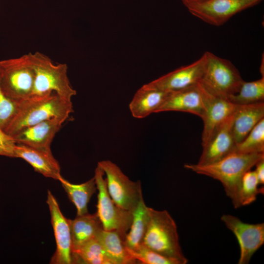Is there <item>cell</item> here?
<instances>
[{"label": "cell", "instance_id": "cell-1", "mask_svg": "<svg viewBox=\"0 0 264 264\" xmlns=\"http://www.w3.org/2000/svg\"><path fill=\"white\" fill-rule=\"evenodd\" d=\"M264 158V153H241L234 151L215 162L200 165L185 164L184 167L198 174L218 180L235 208L241 207L239 193L242 176Z\"/></svg>", "mask_w": 264, "mask_h": 264}, {"label": "cell", "instance_id": "cell-2", "mask_svg": "<svg viewBox=\"0 0 264 264\" xmlns=\"http://www.w3.org/2000/svg\"><path fill=\"white\" fill-rule=\"evenodd\" d=\"M73 112L71 101L56 93L32 96L17 104L16 113L4 131L12 136L22 129L45 120L55 117L66 120Z\"/></svg>", "mask_w": 264, "mask_h": 264}, {"label": "cell", "instance_id": "cell-3", "mask_svg": "<svg viewBox=\"0 0 264 264\" xmlns=\"http://www.w3.org/2000/svg\"><path fill=\"white\" fill-rule=\"evenodd\" d=\"M150 213L143 244L177 264H187L188 260L180 247L176 223L169 212L150 207Z\"/></svg>", "mask_w": 264, "mask_h": 264}, {"label": "cell", "instance_id": "cell-4", "mask_svg": "<svg viewBox=\"0 0 264 264\" xmlns=\"http://www.w3.org/2000/svg\"><path fill=\"white\" fill-rule=\"evenodd\" d=\"M35 72V80L32 96H44L56 93L71 101L76 95L67 76L66 64H54L47 56L39 52L30 53Z\"/></svg>", "mask_w": 264, "mask_h": 264}, {"label": "cell", "instance_id": "cell-5", "mask_svg": "<svg viewBox=\"0 0 264 264\" xmlns=\"http://www.w3.org/2000/svg\"><path fill=\"white\" fill-rule=\"evenodd\" d=\"M35 80L30 53L0 61V85L4 95L18 104L30 97Z\"/></svg>", "mask_w": 264, "mask_h": 264}, {"label": "cell", "instance_id": "cell-6", "mask_svg": "<svg viewBox=\"0 0 264 264\" xmlns=\"http://www.w3.org/2000/svg\"><path fill=\"white\" fill-rule=\"evenodd\" d=\"M204 70L200 80L214 92L228 98L235 94L244 81L229 60L206 51Z\"/></svg>", "mask_w": 264, "mask_h": 264}, {"label": "cell", "instance_id": "cell-7", "mask_svg": "<svg viewBox=\"0 0 264 264\" xmlns=\"http://www.w3.org/2000/svg\"><path fill=\"white\" fill-rule=\"evenodd\" d=\"M104 175L97 165L94 176L98 191L96 213L104 230L116 231L125 239L132 224V212L120 208L113 201L108 191Z\"/></svg>", "mask_w": 264, "mask_h": 264}, {"label": "cell", "instance_id": "cell-8", "mask_svg": "<svg viewBox=\"0 0 264 264\" xmlns=\"http://www.w3.org/2000/svg\"><path fill=\"white\" fill-rule=\"evenodd\" d=\"M106 176L107 190L113 201L120 208L132 212L143 197L140 181H132L120 168L109 160L97 164Z\"/></svg>", "mask_w": 264, "mask_h": 264}, {"label": "cell", "instance_id": "cell-9", "mask_svg": "<svg viewBox=\"0 0 264 264\" xmlns=\"http://www.w3.org/2000/svg\"><path fill=\"white\" fill-rule=\"evenodd\" d=\"M262 0H204L185 6L193 16L215 26H220L232 17L255 6Z\"/></svg>", "mask_w": 264, "mask_h": 264}, {"label": "cell", "instance_id": "cell-10", "mask_svg": "<svg viewBox=\"0 0 264 264\" xmlns=\"http://www.w3.org/2000/svg\"><path fill=\"white\" fill-rule=\"evenodd\" d=\"M221 221L236 236L240 248L239 264H247L264 243V223L250 224L231 215H223Z\"/></svg>", "mask_w": 264, "mask_h": 264}, {"label": "cell", "instance_id": "cell-11", "mask_svg": "<svg viewBox=\"0 0 264 264\" xmlns=\"http://www.w3.org/2000/svg\"><path fill=\"white\" fill-rule=\"evenodd\" d=\"M206 108L202 117L203 128L202 146L207 142L215 132L233 113L236 105L227 97L218 94L207 87L201 81Z\"/></svg>", "mask_w": 264, "mask_h": 264}, {"label": "cell", "instance_id": "cell-12", "mask_svg": "<svg viewBox=\"0 0 264 264\" xmlns=\"http://www.w3.org/2000/svg\"><path fill=\"white\" fill-rule=\"evenodd\" d=\"M46 203L50 213L56 244V249L50 263L72 264L71 238L68 219L62 214L56 199L49 190L47 191Z\"/></svg>", "mask_w": 264, "mask_h": 264}, {"label": "cell", "instance_id": "cell-13", "mask_svg": "<svg viewBox=\"0 0 264 264\" xmlns=\"http://www.w3.org/2000/svg\"><path fill=\"white\" fill-rule=\"evenodd\" d=\"M205 62L203 54L191 64L175 69L147 84L152 88L169 92L194 86L201 80Z\"/></svg>", "mask_w": 264, "mask_h": 264}, {"label": "cell", "instance_id": "cell-14", "mask_svg": "<svg viewBox=\"0 0 264 264\" xmlns=\"http://www.w3.org/2000/svg\"><path fill=\"white\" fill-rule=\"evenodd\" d=\"M206 108L205 97L199 81L195 85L170 92L156 113L179 111L203 116Z\"/></svg>", "mask_w": 264, "mask_h": 264}, {"label": "cell", "instance_id": "cell-15", "mask_svg": "<svg viewBox=\"0 0 264 264\" xmlns=\"http://www.w3.org/2000/svg\"><path fill=\"white\" fill-rule=\"evenodd\" d=\"M66 120L55 117L22 129L11 137L16 144L44 151H51L53 139Z\"/></svg>", "mask_w": 264, "mask_h": 264}, {"label": "cell", "instance_id": "cell-16", "mask_svg": "<svg viewBox=\"0 0 264 264\" xmlns=\"http://www.w3.org/2000/svg\"><path fill=\"white\" fill-rule=\"evenodd\" d=\"M233 116L234 112L202 146L198 164L205 165L215 162L236 151V143L231 130Z\"/></svg>", "mask_w": 264, "mask_h": 264}, {"label": "cell", "instance_id": "cell-17", "mask_svg": "<svg viewBox=\"0 0 264 264\" xmlns=\"http://www.w3.org/2000/svg\"><path fill=\"white\" fill-rule=\"evenodd\" d=\"M15 157L28 162L34 170L45 177L59 180L62 177L61 168L51 151H44L16 144Z\"/></svg>", "mask_w": 264, "mask_h": 264}, {"label": "cell", "instance_id": "cell-18", "mask_svg": "<svg viewBox=\"0 0 264 264\" xmlns=\"http://www.w3.org/2000/svg\"><path fill=\"white\" fill-rule=\"evenodd\" d=\"M264 118V102L237 105L234 112L232 132L237 144L242 141L252 129Z\"/></svg>", "mask_w": 264, "mask_h": 264}, {"label": "cell", "instance_id": "cell-19", "mask_svg": "<svg viewBox=\"0 0 264 264\" xmlns=\"http://www.w3.org/2000/svg\"><path fill=\"white\" fill-rule=\"evenodd\" d=\"M170 92L143 85L135 93L129 104V109L135 118H145L157 110Z\"/></svg>", "mask_w": 264, "mask_h": 264}, {"label": "cell", "instance_id": "cell-20", "mask_svg": "<svg viewBox=\"0 0 264 264\" xmlns=\"http://www.w3.org/2000/svg\"><path fill=\"white\" fill-rule=\"evenodd\" d=\"M71 238L72 250L85 242L96 238L103 229L102 223L96 213H88L68 219Z\"/></svg>", "mask_w": 264, "mask_h": 264}, {"label": "cell", "instance_id": "cell-21", "mask_svg": "<svg viewBox=\"0 0 264 264\" xmlns=\"http://www.w3.org/2000/svg\"><path fill=\"white\" fill-rule=\"evenodd\" d=\"M96 238L113 264H133L137 261L130 254L125 239L116 231L102 229Z\"/></svg>", "mask_w": 264, "mask_h": 264}, {"label": "cell", "instance_id": "cell-22", "mask_svg": "<svg viewBox=\"0 0 264 264\" xmlns=\"http://www.w3.org/2000/svg\"><path fill=\"white\" fill-rule=\"evenodd\" d=\"M150 218V207L146 205L142 197L132 211V224L125 237V243L129 250L135 251L143 244Z\"/></svg>", "mask_w": 264, "mask_h": 264}, {"label": "cell", "instance_id": "cell-23", "mask_svg": "<svg viewBox=\"0 0 264 264\" xmlns=\"http://www.w3.org/2000/svg\"><path fill=\"white\" fill-rule=\"evenodd\" d=\"M59 181L66 193L69 200L75 205L77 216L88 213V204L97 190L94 177L81 184H73L62 176Z\"/></svg>", "mask_w": 264, "mask_h": 264}, {"label": "cell", "instance_id": "cell-24", "mask_svg": "<svg viewBox=\"0 0 264 264\" xmlns=\"http://www.w3.org/2000/svg\"><path fill=\"white\" fill-rule=\"evenodd\" d=\"M72 264H113L96 238L72 250Z\"/></svg>", "mask_w": 264, "mask_h": 264}, {"label": "cell", "instance_id": "cell-25", "mask_svg": "<svg viewBox=\"0 0 264 264\" xmlns=\"http://www.w3.org/2000/svg\"><path fill=\"white\" fill-rule=\"evenodd\" d=\"M228 99L236 105L264 102V76L251 82L244 81L238 91Z\"/></svg>", "mask_w": 264, "mask_h": 264}, {"label": "cell", "instance_id": "cell-26", "mask_svg": "<svg viewBox=\"0 0 264 264\" xmlns=\"http://www.w3.org/2000/svg\"><path fill=\"white\" fill-rule=\"evenodd\" d=\"M236 151L245 154L264 153V118L236 144Z\"/></svg>", "mask_w": 264, "mask_h": 264}, {"label": "cell", "instance_id": "cell-27", "mask_svg": "<svg viewBox=\"0 0 264 264\" xmlns=\"http://www.w3.org/2000/svg\"><path fill=\"white\" fill-rule=\"evenodd\" d=\"M259 185L254 171L248 170L242 176L239 193L241 206L249 205L254 202L259 194L264 193V188Z\"/></svg>", "mask_w": 264, "mask_h": 264}, {"label": "cell", "instance_id": "cell-28", "mask_svg": "<svg viewBox=\"0 0 264 264\" xmlns=\"http://www.w3.org/2000/svg\"><path fill=\"white\" fill-rule=\"evenodd\" d=\"M128 251L133 258L141 264H177L174 260L158 253L143 244L135 251H132L129 249Z\"/></svg>", "mask_w": 264, "mask_h": 264}, {"label": "cell", "instance_id": "cell-29", "mask_svg": "<svg viewBox=\"0 0 264 264\" xmlns=\"http://www.w3.org/2000/svg\"><path fill=\"white\" fill-rule=\"evenodd\" d=\"M17 109V104L4 95L0 85V128L3 131L14 117Z\"/></svg>", "mask_w": 264, "mask_h": 264}, {"label": "cell", "instance_id": "cell-30", "mask_svg": "<svg viewBox=\"0 0 264 264\" xmlns=\"http://www.w3.org/2000/svg\"><path fill=\"white\" fill-rule=\"evenodd\" d=\"M16 146L13 138L0 128V155L15 157Z\"/></svg>", "mask_w": 264, "mask_h": 264}, {"label": "cell", "instance_id": "cell-31", "mask_svg": "<svg viewBox=\"0 0 264 264\" xmlns=\"http://www.w3.org/2000/svg\"><path fill=\"white\" fill-rule=\"evenodd\" d=\"M256 169L254 171L259 185L264 184V158L259 161L255 165Z\"/></svg>", "mask_w": 264, "mask_h": 264}, {"label": "cell", "instance_id": "cell-32", "mask_svg": "<svg viewBox=\"0 0 264 264\" xmlns=\"http://www.w3.org/2000/svg\"><path fill=\"white\" fill-rule=\"evenodd\" d=\"M183 4L186 6L188 4L198 2L204 0H181Z\"/></svg>", "mask_w": 264, "mask_h": 264}]
</instances>
